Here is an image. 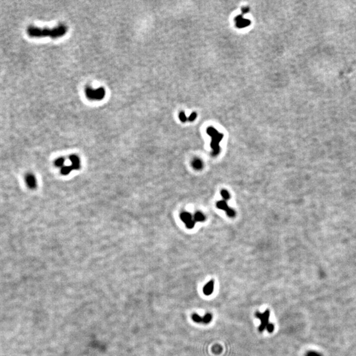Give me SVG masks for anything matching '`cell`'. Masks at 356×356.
Returning <instances> with one entry per match:
<instances>
[{
  "label": "cell",
  "mask_w": 356,
  "mask_h": 356,
  "mask_svg": "<svg viewBox=\"0 0 356 356\" xmlns=\"http://www.w3.org/2000/svg\"><path fill=\"white\" fill-rule=\"evenodd\" d=\"M67 27L64 25H59L54 29H39L34 26H30L28 29V34L30 36L42 37L50 36L57 38L64 36L67 33Z\"/></svg>",
  "instance_id": "cell-1"
},
{
  "label": "cell",
  "mask_w": 356,
  "mask_h": 356,
  "mask_svg": "<svg viewBox=\"0 0 356 356\" xmlns=\"http://www.w3.org/2000/svg\"><path fill=\"white\" fill-rule=\"evenodd\" d=\"M206 132L212 138V141H211L210 144V147L212 149V156H216L220 152V143L222 139H223L224 135L223 134L219 133L216 129L213 128L212 127H208L207 129H206Z\"/></svg>",
  "instance_id": "cell-2"
},
{
  "label": "cell",
  "mask_w": 356,
  "mask_h": 356,
  "mask_svg": "<svg viewBox=\"0 0 356 356\" xmlns=\"http://www.w3.org/2000/svg\"><path fill=\"white\" fill-rule=\"evenodd\" d=\"M86 97L92 100H101L104 98L105 95V89L102 87L93 89L91 87H87L85 89Z\"/></svg>",
  "instance_id": "cell-3"
},
{
  "label": "cell",
  "mask_w": 356,
  "mask_h": 356,
  "mask_svg": "<svg viewBox=\"0 0 356 356\" xmlns=\"http://www.w3.org/2000/svg\"><path fill=\"white\" fill-rule=\"evenodd\" d=\"M255 316L257 319H259L261 320V324L258 327L259 331L261 332H262L264 330L266 329L267 325L269 324V320L270 316V311L269 309H266L263 313H260V312H256Z\"/></svg>",
  "instance_id": "cell-4"
},
{
  "label": "cell",
  "mask_w": 356,
  "mask_h": 356,
  "mask_svg": "<svg viewBox=\"0 0 356 356\" xmlns=\"http://www.w3.org/2000/svg\"><path fill=\"white\" fill-rule=\"evenodd\" d=\"M227 201L228 200L223 199L221 201H218L216 203V207L218 209L224 210L230 218H234L235 216V212L234 210H233L232 209L228 206L227 204Z\"/></svg>",
  "instance_id": "cell-5"
},
{
  "label": "cell",
  "mask_w": 356,
  "mask_h": 356,
  "mask_svg": "<svg viewBox=\"0 0 356 356\" xmlns=\"http://www.w3.org/2000/svg\"><path fill=\"white\" fill-rule=\"evenodd\" d=\"M180 219L182 221L186 224L187 228L188 229H193L195 226V222L193 218V216L189 212H183L180 214Z\"/></svg>",
  "instance_id": "cell-6"
},
{
  "label": "cell",
  "mask_w": 356,
  "mask_h": 356,
  "mask_svg": "<svg viewBox=\"0 0 356 356\" xmlns=\"http://www.w3.org/2000/svg\"><path fill=\"white\" fill-rule=\"evenodd\" d=\"M234 21H235L236 26L237 28L239 29L247 27V26H248L249 25H251V22L250 20L243 19L242 15H237L234 19Z\"/></svg>",
  "instance_id": "cell-7"
},
{
  "label": "cell",
  "mask_w": 356,
  "mask_h": 356,
  "mask_svg": "<svg viewBox=\"0 0 356 356\" xmlns=\"http://www.w3.org/2000/svg\"><path fill=\"white\" fill-rule=\"evenodd\" d=\"M25 182L27 186L31 189H34L37 186L36 178L33 174H28L26 175Z\"/></svg>",
  "instance_id": "cell-8"
},
{
  "label": "cell",
  "mask_w": 356,
  "mask_h": 356,
  "mask_svg": "<svg viewBox=\"0 0 356 356\" xmlns=\"http://www.w3.org/2000/svg\"><path fill=\"white\" fill-rule=\"evenodd\" d=\"M69 159L70 161L71 162V166L72 167L73 170H79L81 168V160H80V158L77 155H71L69 156Z\"/></svg>",
  "instance_id": "cell-9"
},
{
  "label": "cell",
  "mask_w": 356,
  "mask_h": 356,
  "mask_svg": "<svg viewBox=\"0 0 356 356\" xmlns=\"http://www.w3.org/2000/svg\"><path fill=\"white\" fill-rule=\"evenodd\" d=\"M214 281L213 280L209 281V282L206 284L203 288V293L206 296H210L212 294L214 291Z\"/></svg>",
  "instance_id": "cell-10"
},
{
  "label": "cell",
  "mask_w": 356,
  "mask_h": 356,
  "mask_svg": "<svg viewBox=\"0 0 356 356\" xmlns=\"http://www.w3.org/2000/svg\"><path fill=\"white\" fill-rule=\"evenodd\" d=\"M193 218H194V220L195 222H205V220H206V216H205V214L202 213L201 212H196L194 214V216H193Z\"/></svg>",
  "instance_id": "cell-11"
},
{
  "label": "cell",
  "mask_w": 356,
  "mask_h": 356,
  "mask_svg": "<svg viewBox=\"0 0 356 356\" xmlns=\"http://www.w3.org/2000/svg\"><path fill=\"white\" fill-rule=\"evenodd\" d=\"M73 170L72 167L71 166H63L62 168H61V174L63 175H67L71 172V171Z\"/></svg>",
  "instance_id": "cell-12"
},
{
  "label": "cell",
  "mask_w": 356,
  "mask_h": 356,
  "mask_svg": "<svg viewBox=\"0 0 356 356\" xmlns=\"http://www.w3.org/2000/svg\"><path fill=\"white\" fill-rule=\"evenodd\" d=\"M192 165L193 166V168L196 170H201L202 168H203V163H202L201 160L199 159H198V158L193 160Z\"/></svg>",
  "instance_id": "cell-13"
},
{
  "label": "cell",
  "mask_w": 356,
  "mask_h": 356,
  "mask_svg": "<svg viewBox=\"0 0 356 356\" xmlns=\"http://www.w3.org/2000/svg\"><path fill=\"white\" fill-rule=\"evenodd\" d=\"M64 162H65L64 158L62 157H59L58 158H57V159L55 160L54 164L56 167H58V168H61L63 166Z\"/></svg>",
  "instance_id": "cell-14"
},
{
  "label": "cell",
  "mask_w": 356,
  "mask_h": 356,
  "mask_svg": "<svg viewBox=\"0 0 356 356\" xmlns=\"http://www.w3.org/2000/svg\"><path fill=\"white\" fill-rule=\"evenodd\" d=\"M211 320H212V315L210 313H207L203 317V322L202 323L204 324H209L211 321Z\"/></svg>",
  "instance_id": "cell-15"
},
{
  "label": "cell",
  "mask_w": 356,
  "mask_h": 356,
  "mask_svg": "<svg viewBox=\"0 0 356 356\" xmlns=\"http://www.w3.org/2000/svg\"><path fill=\"white\" fill-rule=\"evenodd\" d=\"M192 319L194 320L195 323H200L203 322V317L199 316V315L196 314V313L193 314L192 315Z\"/></svg>",
  "instance_id": "cell-16"
},
{
  "label": "cell",
  "mask_w": 356,
  "mask_h": 356,
  "mask_svg": "<svg viewBox=\"0 0 356 356\" xmlns=\"http://www.w3.org/2000/svg\"><path fill=\"white\" fill-rule=\"evenodd\" d=\"M221 195L224 199L229 200L230 199V194L229 193V192L226 189H222L221 191Z\"/></svg>",
  "instance_id": "cell-17"
},
{
  "label": "cell",
  "mask_w": 356,
  "mask_h": 356,
  "mask_svg": "<svg viewBox=\"0 0 356 356\" xmlns=\"http://www.w3.org/2000/svg\"><path fill=\"white\" fill-rule=\"evenodd\" d=\"M179 118L180 121H182V122H186L187 120H188V118L186 117V114H185V113L183 112H180L179 115Z\"/></svg>",
  "instance_id": "cell-18"
},
{
  "label": "cell",
  "mask_w": 356,
  "mask_h": 356,
  "mask_svg": "<svg viewBox=\"0 0 356 356\" xmlns=\"http://www.w3.org/2000/svg\"><path fill=\"white\" fill-rule=\"evenodd\" d=\"M222 350V347L221 346L216 345V346H215L214 347H213L212 351H213V352H214L216 354H220V353L221 352Z\"/></svg>",
  "instance_id": "cell-19"
},
{
  "label": "cell",
  "mask_w": 356,
  "mask_h": 356,
  "mask_svg": "<svg viewBox=\"0 0 356 356\" xmlns=\"http://www.w3.org/2000/svg\"><path fill=\"white\" fill-rule=\"evenodd\" d=\"M266 330L268 331V332H270V333H272V332H273L274 328V324H271V323H269V324L267 325V327H266Z\"/></svg>",
  "instance_id": "cell-20"
},
{
  "label": "cell",
  "mask_w": 356,
  "mask_h": 356,
  "mask_svg": "<svg viewBox=\"0 0 356 356\" xmlns=\"http://www.w3.org/2000/svg\"><path fill=\"white\" fill-rule=\"evenodd\" d=\"M306 356H322V355L316 351H309L307 354Z\"/></svg>",
  "instance_id": "cell-21"
},
{
  "label": "cell",
  "mask_w": 356,
  "mask_h": 356,
  "mask_svg": "<svg viewBox=\"0 0 356 356\" xmlns=\"http://www.w3.org/2000/svg\"><path fill=\"white\" fill-rule=\"evenodd\" d=\"M196 117H197V113L195 112H193L190 115V116L188 117V120L189 121H193L195 120Z\"/></svg>",
  "instance_id": "cell-22"
},
{
  "label": "cell",
  "mask_w": 356,
  "mask_h": 356,
  "mask_svg": "<svg viewBox=\"0 0 356 356\" xmlns=\"http://www.w3.org/2000/svg\"><path fill=\"white\" fill-rule=\"evenodd\" d=\"M249 11V8L248 7H244L241 9V11H242L243 14H245V13H248Z\"/></svg>",
  "instance_id": "cell-23"
}]
</instances>
